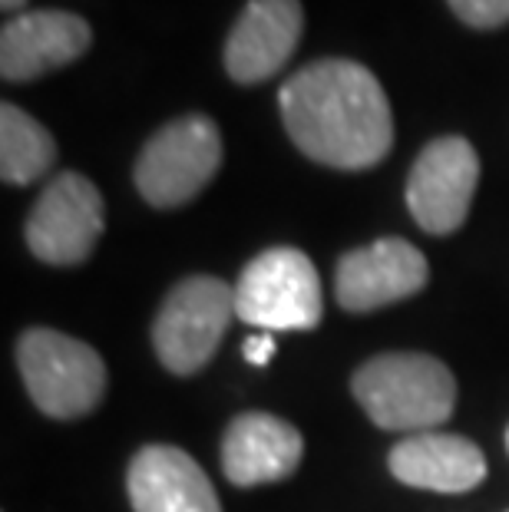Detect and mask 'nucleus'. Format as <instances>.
<instances>
[{
  "label": "nucleus",
  "mask_w": 509,
  "mask_h": 512,
  "mask_svg": "<svg viewBox=\"0 0 509 512\" xmlns=\"http://www.w3.org/2000/svg\"><path fill=\"white\" fill-rule=\"evenodd\" d=\"M285 129L308 159L361 172L377 166L394 143L384 86L354 60H314L278 93Z\"/></svg>",
  "instance_id": "obj_1"
},
{
  "label": "nucleus",
  "mask_w": 509,
  "mask_h": 512,
  "mask_svg": "<svg viewBox=\"0 0 509 512\" xmlns=\"http://www.w3.org/2000/svg\"><path fill=\"white\" fill-rule=\"evenodd\" d=\"M364 413L381 430L427 433L450 420L457 403V380L430 354H381L351 380Z\"/></svg>",
  "instance_id": "obj_2"
},
{
  "label": "nucleus",
  "mask_w": 509,
  "mask_h": 512,
  "mask_svg": "<svg viewBox=\"0 0 509 512\" xmlns=\"http://www.w3.org/2000/svg\"><path fill=\"white\" fill-rule=\"evenodd\" d=\"M324 314L318 268L298 248H268L245 265L235 285V318L248 328L311 331Z\"/></svg>",
  "instance_id": "obj_3"
},
{
  "label": "nucleus",
  "mask_w": 509,
  "mask_h": 512,
  "mask_svg": "<svg viewBox=\"0 0 509 512\" xmlns=\"http://www.w3.org/2000/svg\"><path fill=\"white\" fill-rule=\"evenodd\" d=\"M17 364L27 394L47 417L73 420L96 410L106 390L103 357L70 334L34 328L20 337Z\"/></svg>",
  "instance_id": "obj_4"
},
{
  "label": "nucleus",
  "mask_w": 509,
  "mask_h": 512,
  "mask_svg": "<svg viewBox=\"0 0 509 512\" xmlns=\"http://www.w3.org/2000/svg\"><path fill=\"white\" fill-rule=\"evenodd\" d=\"M222 166V133L209 116H179L136 159V189L156 209H176L205 189Z\"/></svg>",
  "instance_id": "obj_5"
},
{
  "label": "nucleus",
  "mask_w": 509,
  "mask_h": 512,
  "mask_svg": "<svg viewBox=\"0 0 509 512\" xmlns=\"http://www.w3.org/2000/svg\"><path fill=\"white\" fill-rule=\"evenodd\" d=\"M232 318L235 288L225 285L222 278L196 275L179 281L153 321V344L159 361L179 377L196 374L219 351Z\"/></svg>",
  "instance_id": "obj_6"
},
{
  "label": "nucleus",
  "mask_w": 509,
  "mask_h": 512,
  "mask_svg": "<svg viewBox=\"0 0 509 512\" xmlns=\"http://www.w3.org/2000/svg\"><path fill=\"white\" fill-rule=\"evenodd\" d=\"M103 195L80 172H60L27 219V245L47 265H80L103 235Z\"/></svg>",
  "instance_id": "obj_7"
},
{
  "label": "nucleus",
  "mask_w": 509,
  "mask_h": 512,
  "mask_svg": "<svg viewBox=\"0 0 509 512\" xmlns=\"http://www.w3.org/2000/svg\"><path fill=\"white\" fill-rule=\"evenodd\" d=\"M480 156L463 136H440L424 146L410 169L407 209L414 222L430 235H450L467 222Z\"/></svg>",
  "instance_id": "obj_8"
},
{
  "label": "nucleus",
  "mask_w": 509,
  "mask_h": 512,
  "mask_svg": "<svg viewBox=\"0 0 509 512\" xmlns=\"http://www.w3.org/2000/svg\"><path fill=\"white\" fill-rule=\"evenodd\" d=\"M93 30L70 10H24L0 30V73L7 83H27L80 60Z\"/></svg>",
  "instance_id": "obj_9"
},
{
  "label": "nucleus",
  "mask_w": 509,
  "mask_h": 512,
  "mask_svg": "<svg viewBox=\"0 0 509 512\" xmlns=\"http://www.w3.org/2000/svg\"><path fill=\"white\" fill-rule=\"evenodd\" d=\"M305 34L298 0H248L225 43V70L235 83H265L295 57Z\"/></svg>",
  "instance_id": "obj_10"
},
{
  "label": "nucleus",
  "mask_w": 509,
  "mask_h": 512,
  "mask_svg": "<svg viewBox=\"0 0 509 512\" xmlns=\"http://www.w3.org/2000/svg\"><path fill=\"white\" fill-rule=\"evenodd\" d=\"M427 258L404 238H381L338 261L334 291L344 311H374L404 301L427 285Z\"/></svg>",
  "instance_id": "obj_11"
},
{
  "label": "nucleus",
  "mask_w": 509,
  "mask_h": 512,
  "mask_svg": "<svg viewBox=\"0 0 509 512\" xmlns=\"http://www.w3.org/2000/svg\"><path fill=\"white\" fill-rule=\"evenodd\" d=\"M133 512H222L202 466L179 446H146L126 473Z\"/></svg>",
  "instance_id": "obj_12"
},
{
  "label": "nucleus",
  "mask_w": 509,
  "mask_h": 512,
  "mask_svg": "<svg viewBox=\"0 0 509 512\" xmlns=\"http://www.w3.org/2000/svg\"><path fill=\"white\" fill-rule=\"evenodd\" d=\"M305 440L288 420L272 413H242L222 440V470L235 486L278 483L298 470Z\"/></svg>",
  "instance_id": "obj_13"
},
{
  "label": "nucleus",
  "mask_w": 509,
  "mask_h": 512,
  "mask_svg": "<svg viewBox=\"0 0 509 512\" xmlns=\"http://www.w3.org/2000/svg\"><path fill=\"white\" fill-rule=\"evenodd\" d=\"M391 473L400 483L433 493H467L486 476V456L453 433H414L391 450Z\"/></svg>",
  "instance_id": "obj_14"
},
{
  "label": "nucleus",
  "mask_w": 509,
  "mask_h": 512,
  "mask_svg": "<svg viewBox=\"0 0 509 512\" xmlns=\"http://www.w3.org/2000/svg\"><path fill=\"white\" fill-rule=\"evenodd\" d=\"M57 159V143L20 106H0V176L10 185H30Z\"/></svg>",
  "instance_id": "obj_15"
},
{
  "label": "nucleus",
  "mask_w": 509,
  "mask_h": 512,
  "mask_svg": "<svg viewBox=\"0 0 509 512\" xmlns=\"http://www.w3.org/2000/svg\"><path fill=\"white\" fill-rule=\"evenodd\" d=\"M447 4L473 30H496L509 24V0H447Z\"/></svg>",
  "instance_id": "obj_16"
},
{
  "label": "nucleus",
  "mask_w": 509,
  "mask_h": 512,
  "mask_svg": "<svg viewBox=\"0 0 509 512\" xmlns=\"http://www.w3.org/2000/svg\"><path fill=\"white\" fill-rule=\"evenodd\" d=\"M242 354H245V361L248 364H255V367H265L268 361H272V354H275V337L272 334H252L248 341L242 344Z\"/></svg>",
  "instance_id": "obj_17"
},
{
  "label": "nucleus",
  "mask_w": 509,
  "mask_h": 512,
  "mask_svg": "<svg viewBox=\"0 0 509 512\" xmlns=\"http://www.w3.org/2000/svg\"><path fill=\"white\" fill-rule=\"evenodd\" d=\"M24 4H27V0H0V7H4V10H20Z\"/></svg>",
  "instance_id": "obj_18"
},
{
  "label": "nucleus",
  "mask_w": 509,
  "mask_h": 512,
  "mask_svg": "<svg viewBox=\"0 0 509 512\" xmlns=\"http://www.w3.org/2000/svg\"><path fill=\"white\" fill-rule=\"evenodd\" d=\"M506 450H509V430H506Z\"/></svg>",
  "instance_id": "obj_19"
}]
</instances>
